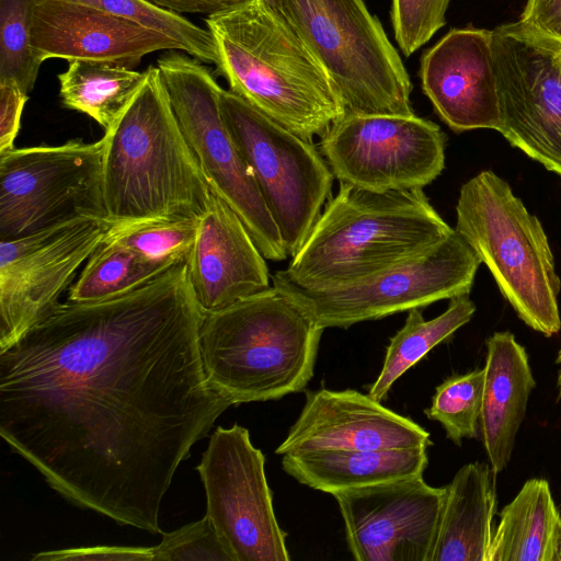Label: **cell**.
I'll return each mask as SVG.
<instances>
[{
    "instance_id": "6da1fadb",
    "label": "cell",
    "mask_w": 561,
    "mask_h": 561,
    "mask_svg": "<svg viewBox=\"0 0 561 561\" xmlns=\"http://www.w3.org/2000/svg\"><path fill=\"white\" fill-rule=\"evenodd\" d=\"M179 263L114 297L59 302L0 352V435L67 501L163 534L192 447L231 402L208 382Z\"/></svg>"
},
{
    "instance_id": "7a4b0ae2",
    "label": "cell",
    "mask_w": 561,
    "mask_h": 561,
    "mask_svg": "<svg viewBox=\"0 0 561 561\" xmlns=\"http://www.w3.org/2000/svg\"><path fill=\"white\" fill-rule=\"evenodd\" d=\"M217 64L229 90L307 140L346 112L327 70L285 16L263 0L207 15Z\"/></svg>"
},
{
    "instance_id": "3957f363",
    "label": "cell",
    "mask_w": 561,
    "mask_h": 561,
    "mask_svg": "<svg viewBox=\"0 0 561 561\" xmlns=\"http://www.w3.org/2000/svg\"><path fill=\"white\" fill-rule=\"evenodd\" d=\"M102 196L113 225L197 219L211 188L173 112L161 72L149 66L102 137Z\"/></svg>"
},
{
    "instance_id": "277c9868",
    "label": "cell",
    "mask_w": 561,
    "mask_h": 561,
    "mask_svg": "<svg viewBox=\"0 0 561 561\" xmlns=\"http://www.w3.org/2000/svg\"><path fill=\"white\" fill-rule=\"evenodd\" d=\"M453 231L422 188L375 192L340 182L279 272L309 287L344 283L415 256Z\"/></svg>"
},
{
    "instance_id": "5b68a950",
    "label": "cell",
    "mask_w": 561,
    "mask_h": 561,
    "mask_svg": "<svg viewBox=\"0 0 561 561\" xmlns=\"http://www.w3.org/2000/svg\"><path fill=\"white\" fill-rule=\"evenodd\" d=\"M323 330L273 285L204 312L199 347L206 378L232 405L300 392L313 377Z\"/></svg>"
},
{
    "instance_id": "8992f818",
    "label": "cell",
    "mask_w": 561,
    "mask_h": 561,
    "mask_svg": "<svg viewBox=\"0 0 561 561\" xmlns=\"http://www.w3.org/2000/svg\"><path fill=\"white\" fill-rule=\"evenodd\" d=\"M454 230L525 324L548 337L560 331L561 283L547 234L505 180L484 170L462 184Z\"/></svg>"
},
{
    "instance_id": "52a82bcc",
    "label": "cell",
    "mask_w": 561,
    "mask_h": 561,
    "mask_svg": "<svg viewBox=\"0 0 561 561\" xmlns=\"http://www.w3.org/2000/svg\"><path fill=\"white\" fill-rule=\"evenodd\" d=\"M280 13L327 70L346 113L415 114L410 76L365 0H280Z\"/></svg>"
},
{
    "instance_id": "ba28073f",
    "label": "cell",
    "mask_w": 561,
    "mask_h": 561,
    "mask_svg": "<svg viewBox=\"0 0 561 561\" xmlns=\"http://www.w3.org/2000/svg\"><path fill=\"white\" fill-rule=\"evenodd\" d=\"M481 261L454 230L433 248L369 275L309 287L272 275V285L322 329H347L438 300L468 295Z\"/></svg>"
},
{
    "instance_id": "9c48e42d",
    "label": "cell",
    "mask_w": 561,
    "mask_h": 561,
    "mask_svg": "<svg viewBox=\"0 0 561 561\" xmlns=\"http://www.w3.org/2000/svg\"><path fill=\"white\" fill-rule=\"evenodd\" d=\"M174 50L161 55L157 67L209 186L237 213L266 260H286L279 230L225 124L219 100L222 88L201 60Z\"/></svg>"
},
{
    "instance_id": "30bf717a",
    "label": "cell",
    "mask_w": 561,
    "mask_h": 561,
    "mask_svg": "<svg viewBox=\"0 0 561 561\" xmlns=\"http://www.w3.org/2000/svg\"><path fill=\"white\" fill-rule=\"evenodd\" d=\"M219 100L225 124L291 257L331 197L335 178L311 140L285 128L230 90L222 89Z\"/></svg>"
},
{
    "instance_id": "8fae6325",
    "label": "cell",
    "mask_w": 561,
    "mask_h": 561,
    "mask_svg": "<svg viewBox=\"0 0 561 561\" xmlns=\"http://www.w3.org/2000/svg\"><path fill=\"white\" fill-rule=\"evenodd\" d=\"M102 152V138L1 152L0 240L31 234L78 216L105 218Z\"/></svg>"
},
{
    "instance_id": "7c38bea8",
    "label": "cell",
    "mask_w": 561,
    "mask_h": 561,
    "mask_svg": "<svg viewBox=\"0 0 561 561\" xmlns=\"http://www.w3.org/2000/svg\"><path fill=\"white\" fill-rule=\"evenodd\" d=\"M499 133L561 178V41L518 21L492 31Z\"/></svg>"
},
{
    "instance_id": "4fadbf2b",
    "label": "cell",
    "mask_w": 561,
    "mask_h": 561,
    "mask_svg": "<svg viewBox=\"0 0 561 561\" xmlns=\"http://www.w3.org/2000/svg\"><path fill=\"white\" fill-rule=\"evenodd\" d=\"M319 147L339 182L375 192L423 188L445 168L444 131L416 114L346 113Z\"/></svg>"
},
{
    "instance_id": "5bb4252c",
    "label": "cell",
    "mask_w": 561,
    "mask_h": 561,
    "mask_svg": "<svg viewBox=\"0 0 561 561\" xmlns=\"http://www.w3.org/2000/svg\"><path fill=\"white\" fill-rule=\"evenodd\" d=\"M206 516L236 561H288L286 533L277 522L265 476V457L248 428L218 426L196 467Z\"/></svg>"
},
{
    "instance_id": "9a60e30c",
    "label": "cell",
    "mask_w": 561,
    "mask_h": 561,
    "mask_svg": "<svg viewBox=\"0 0 561 561\" xmlns=\"http://www.w3.org/2000/svg\"><path fill=\"white\" fill-rule=\"evenodd\" d=\"M112 227L103 217L78 216L0 240V352L59 304Z\"/></svg>"
},
{
    "instance_id": "2e32d148",
    "label": "cell",
    "mask_w": 561,
    "mask_h": 561,
    "mask_svg": "<svg viewBox=\"0 0 561 561\" xmlns=\"http://www.w3.org/2000/svg\"><path fill=\"white\" fill-rule=\"evenodd\" d=\"M445 488L423 476L332 494L357 561H428Z\"/></svg>"
},
{
    "instance_id": "e0dca14e",
    "label": "cell",
    "mask_w": 561,
    "mask_h": 561,
    "mask_svg": "<svg viewBox=\"0 0 561 561\" xmlns=\"http://www.w3.org/2000/svg\"><path fill=\"white\" fill-rule=\"evenodd\" d=\"M422 90L455 133L501 127L492 31L451 28L420 60Z\"/></svg>"
},
{
    "instance_id": "ac0fdd59",
    "label": "cell",
    "mask_w": 561,
    "mask_h": 561,
    "mask_svg": "<svg viewBox=\"0 0 561 561\" xmlns=\"http://www.w3.org/2000/svg\"><path fill=\"white\" fill-rule=\"evenodd\" d=\"M430 433L359 391L320 389L305 405L277 455L311 450L430 447Z\"/></svg>"
},
{
    "instance_id": "d6986e66",
    "label": "cell",
    "mask_w": 561,
    "mask_h": 561,
    "mask_svg": "<svg viewBox=\"0 0 561 561\" xmlns=\"http://www.w3.org/2000/svg\"><path fill=\"white\" fill-rule=\"evenodd\" d=\"M32 46L50 58L101 61L133 68L159 50H181L172 38L99 8L71 0H36Z\"/></svg>"
},
{
    "instance_id": "ffe728a7",
    "label": "cell",
    "mask_w": 561,
    "mask_h": 561,
    "mask_svg": "<svg viewBox=\"0 0 561 561\" xmlns=\"http://www.w3.org/2000/svg\"><path fill=\"white\" fill-rule=\"evenodd\" d=\"M186 266L203 312L222 309L272 286L266 259L237 213L213 190Z\"/></svg>"
},
{
    "instance_id": "44dd1931",
    "label": "cell",
    "mask_w": 561,
    "mask_h": 561,
    "mask_svg": "<svg viewBox=\"0 0 561 561\" xmlns=\"http://www.w3.org/2000/svg\"><path fill=\"white\" fill-rule=\"evenodd\" d=\"M480 412L482 443L494 476L510 463L536 381L525 347L508 331L486 339Z\"/></svg>"
},
{
    "instance_id": "7402d4cb",
    "label": "cell",
    "mask_w": 561,
    "mask_h": 561,
    "mask_svg": "<svg viewBox=\"0 0 561 561\" xmlns=\"http://www.w3.org/2000/svg\"><path fill=\"white\" fill-rule=\"evenodd\" d=\"M490 463L462 466L446 485L428 561H489L496 510Z\"/></svg>"
},
{
    "instance_id": "603a6c76",
    "label": "cell",
    "mask_w": 561,
    "mask_h": 561,
    "mask_svg": "<svg viewBox=\"0 0 561 561\" xmlns=\"http://www.w3.org/2000/svg\"><path fill=\"white\" fill-rule=\"evenodd\" d=\"M427 447L311 450L282 455L284 471L314 490L334 494L423 476Z\"/></svg>"
},
{
    "instance_id": "cb8c5ba5",
    "label": "cell",
    "mask_w": 561,
    "mask_h": 561,
    "mask_svg": "<svg viewBox=\"0 0 561 561\" xmlns=\"http://www.w3.org/2000/svg\"><path fill=\"white\" fill-rule=\"evenodd\" d=\"M489 561H561V514L546 479L527 480L502 508Z\"/></svg>"
},
{
    "instance_id": "d4e9b609",
    "label": "cell",
    "mask_w": 561,
    "mask_h": 561,
    "mask_svg": "<svg viewBox=\"0 0 561 561\" xmlns=\"http://www.w3.org/2000/svg\"><path fill=\"white\" fill-rule=\"evenodd\" d=\"M68 62L57 76L62 106L83 113L108 129L138 90L145 71L101 61Z\"/></svg>"
},
{
    "instance_id": "484cf974",
    "label": "cell",
    "mask_w": 561,
    "mask_h": 561,
    "mask_svg": "<svg viewBox=\"0 0 561 561\" xmlns=\"http://www.w3.org/2000/svg\"><path fill=\"white\" fill-rule=\"evenodd\" d=\"M474 312L476 305L469 294L449 299L447 309L431 320H425L419 308L409 310L403 327L390 339L383 365L368 394L381 402L407 370L436 345L449 340Z\"/></svg>"
},
{
    "instance_id": "4316f807",
    "label": "cell",
    "mask_w": 561,
    "mask_h": 561,
    "mask_svg": "<svg viewBox=\"0 0 561 561\" xmlns=\"http://www.w3.org/2000/svg\"><path fill=\"white\" fill-rule=\"evenodd\" d=\"M171 267L106 236L69 287L67 300L107 299L147 283Z\"/></svg>"
},
{
    "instance_id": "83f0119b",
    "label": "cell",
    "mask_w": 561,
    "mask_h": 561,
    "mask_svg": "<svg viewBox=\"0 0 561 561\" xmlns=\"http://www.w3.org/2000/svg\"><path fill=\"white\" fill-rule=\"evenodd\" d=\"M99 8L141 26L154 30L175 41L182 51L202 62L217 64L213 35L179 13L163 9L149 0H71Z\"/></svg>"
},
{
    "instance_id": "f1b7e54d",
    "label": "cell",
    "mask_w": 561,
    "mask_h": 561,
    "mask_svg": "<svg viewBox=\"0 0 561 561\" xmlns=\"http://www.w3.org/2000/svg\"><path fill=\"white\" fill-rule=\"evenodd\" d=\"M484 378V367L450 376L436 387L432 404L425 410L426 416L440 423L447 438L458 446L462 439L478 436Z\"/></svg>"
},
{
    "instance_id": "f546056e",
    "label": "cell",
    "mask_w": 561,
    "mask_h": 561,
    "mask_svg": "<svg viewBox=\"0 0 561 561\" xmlns=\"http://www.w3.org/2000/svg\"><path fill=\"white\" fill-rule=\"evenodd\" d=\"M36 0H0V81L14 80L27 94L39 67L32 46V18Z\"/></svg>"
},
{
    "instance_id": "4dcf8cb0",
    "label": "cell",
    "mask_w": 561,
    "mask_h": 561,
    "mask_svg": "<svg viewBox=\"0 0 561 561\" xmlns=\"http://www.w3.org/2000/svg\"><path fill=\"white\" fill-rule=\"evenodd\" d=\"M197 219H149L113 225L107 237L167 266L186 262L193 248Z\"/></svg>"
},
{
    "instance_id": "1f68e13d",
    "label": "cell",
    "mask_w": 561,
    "mask_h": 561,
    "mask_svg": "<svg viewBox=\"0 0 561 561\" xmlns=\"http://www.w3.org/2000/svg\"><path fill=\"white\" fill-rule=\"evenodd\" d=\"M153 561H236L211 520L202 519L162 534Z\"/></svg>"
},
{
    "instance_id": "d6a6232c",
    "label": "cell",
    "mask_w": 561,
    "mask_h": 561,
    "mask_svg": "<svg viewBox=\"0 0 561 561\" xmlns=\"http://www.w3.org/2000/svg\"><path fill=\"white\" fill-rule=\"evenodd\" d=\"M451 0H391V23L400 51L409 57L445 24Z\"/></svg>"
},
{
    "instance_id": "836d02e7",
    "label": "cell",
    "mask_w": 561,
    "mask_h": 561,
    "mask_svg": "<svg viewBox=\"0 0 561 561\" xmlns=\"http://www.w3.org/2000/svg\"><path fill=\"white\" fill-rule=\"evenodd\" d=\"M153 547L93 546L43 551L32 556L33 561H153Z\"/></svg>"
},
{
    "instance_id": "e575fe53",
    "label": "cell",
    "mask_w": 561,
    "mask_h": 561,
    "mask_svg": "<svg viewBox=\"0 0 561 561\" xmlns=\"http://www.w3.org/2000/svg\"><path fill=\"white\" fill-rule=\"evenodd\" d=\"M27 99L16 81H0V153L14 148Z\"/></svg>"
},
{
    "instance_id": "d590c367",
    "label": "cell",
    "mask_w": 561,
    "mask_h": 561,
    "mask_svg": "<svg viewBox=\"0 0 561 561\" xmlns=\"http://www.w3.org/2000/svg\"><path fill=\"white\" fill-rule=\"evenodd\" d=\"M519 21L561 41V0H527Z\"/></svg>"
},
{
    "instance_id": "8d00e7d4",
    "label": "cell",
    "mask_w": 561,
    "mask_h": 561,
    "mask_svg": "<svg viewBox=\"0 0 561 561\" xmlns=\"http://www.w3.org/2000/svg\"><path fill=\"white\" fill-rule=\"evenodd\" d=\"M174 13L213 14L245 0H149Z\"/></svg>"
},
{
    "instance_id": "74e56055",
    "label": "cell",
    "mask_w": 561,
    "mask_h": 561,
    "mask_svg": "<svg viewBox=\"0 0 561 561\" xmlns=\"http://www.w3.org/2000/svg\"><path fill=\"white\" fill-rule=\"evenodd\" d=\"M556 363L560 365V368L558 370V377H557V387L559 390V396L561 397V348L558 352Z\"/></svg>"
},
{
    "instance_id": "f35d334b",
    "label": "cell",
    "mask_w": 561,
    "mask_h": 561,
    "mask_svg": "<svg viewBox=\"0 0 561 561\" xmlns=\"http://www.w3.org/2000/svg\"><path fill=\"white\" fill-rule=\"evenodd\" d=\"M263 1L266 2L268 5H271L273 9L280 12V0H263Z\"/></svg>"
},
{
    "instance_id": "ab89813d",
    "label": "cell",
    "mask_w": 561,
    "mask_h": 561,
    "mask_svg": "<svg viewBox=\"0 0 561 561\" xmlns=\"http://www.w3.org/2000/svg\"><path fill=\"white\" fill-rule=\"evenodd\" d=\"M560 490H561V485H560Z\"/></svg>"
}]
</instances>
